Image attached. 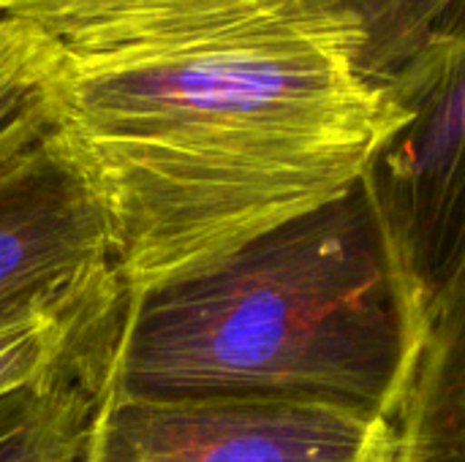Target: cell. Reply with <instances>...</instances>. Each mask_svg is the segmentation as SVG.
I'll use <instances>...</instances> for the list:
<instances>
[{
    "mask_svg": "<svg viewBox=\"0 0 465 462\" xmlns=\"http://www.w3.org/2000/svg\"><path fill=\"white\" fill-rule=\"evenodd\" d=\"M349 41L357 74L387 95L411 68L465 38V0H305Z\"/></svg>",
    "mask_w": 465,
    "mask_h": 462,
    "instance_id": "ba28073f",
    "label": "cell"
},
{
    "mask_svg": "<svg viewBox=\"0 0 465 462\" xmlns=\"http://www.w3.org/2000/svg\"><path fill=\"white\" fill-rule=\"evenodd\" d=\"M79 462H395V430L379 411L332 400L106 387Z\"/></svg>",
    "mask_w": 465,
    "mask_h": 462,
    "instance_id": "3957f363",
    "label": "cell"
},
{
    "mask_svg": "<svg viewBox=\"0 0 465 462\" xmlns=\"http://www.w3.org/2000/svg\"><path fill=\"white\" fill-rule=\"evenodd\" d=\"M98 400V381L74 365L0 398V462H79Z\"/></svg>",
    "mask_w": 465,
    "mask_h": 462,
    "instance_id": "9c48e42d",
    "label": "cell"
},
{
    "mask_svg": "<svg viewBox=\"0 0 465 462\" xmlns=\"http://www.w3.org/2000/svg\"><path fill=\"white\" fill-rule=\"evenodd\" d=\"M414 340L409 297L357 182L215 270L125 300L109 389L313 398L390 417Z\"/></svg>",
    "mask_w": 465,
    "mask_h": 462,
    "instance_id": "7a4b0ae2",
    "label": "cell"
},
{
    "mask_svg": "<svg viewBox=\"0 0 465 462\" xmlns=\"http://www.w3.org/2000/svg\"><path fill=\"white\" fill-rule=\"evenodd\" d=\"M125 300L38 313L0 327V398L46 381L84 343L120 321Z\"/></svg>",
    "mask_w": 465,
    "mask_h": 462,
    "instance_id": "8fae6325",
    "label": "cell"
},
{
    "mask_svg": "<svg viewBox=\"0 0 465 462\" xmlns=\"http://www.w3.org/2000/svg\"><path fill=\"white\" fill-rule=\"evenodd\" d=\"M387 419L395 462H465V270L428 305Z\"/></svg>",
    "mask_w": 465,
    "mask_h": 462,
    "instance_id": "8992f818",
    "label": "cell"
},
{
    "mask_svg": "<svg viewBox=\"0 0 465 462\" xmlns=\"http://www.w3.org/2000/svg\"><path fill=\"white\" fill-rule=\"evenodd\" d=\"M65 68L68 52L57 41L0 14V163L52 131Z\"/></svg>",
    "mask_w": 465,
    "mask_h": 462,
    "instance_id": "30bf717a",
    "label": "cell"
},
{
    "mask_svg": "<svg viewBox=\"0 0 465 462\" xmlns=\"http://www.w3.org/2000/svg\"><path fill=\"white\" fill-rule=\"evenodd\" d=\"M286 0H0L74 57L174 44L245 22Z\"/></svg>",
    "mask_w": 465,
    "mask_h": 462,
    "instance_id": "52a82bcc",
    "label": "cell"
},
{
    "mask_svg": "<svg viewBox=\"0 0 465 462\" xmlns=\"http://www.w3.org/2000/svg\"><path fill=\"white\" fill-rule=\"evenodd\" d=\"M387 95L406 112L360 185L414 324L465 270V38L411 68Z\"/></svg>",
    "mask_w": 465,
    "mask_h": 462,
    "instance_id": "277c9868",
    "label": "cell"
},
{
    "mask_svg": "<svg viewBox=\"0 0 465 462\" xmlns=\"http://www.w3.org/2000/svg\"><path fill=\"white\" fill-rule=\"evenodd\" d=\"M403 117L346 33L286 0L196 38L68 54L52 139L104 210L131 300L346 196Z\"/></svg>",
    "mask_w": 465,
    "mask_h": 462,
    "instance_id": "6da1fadb",
    "label": "cell"
},
{
    "mask_svg": "<svg viewBox=\"0 0 465 462\" xmlns=\"http://www.w3.org/2000/svg\"><path fill=\"white\" fill-rule=\"evenodd\" d=\"M114 300L104 210L49 131L0 163V327Z\"/></svg>",
    "mask_w": 465,
    "mask_h": 462,
    "instance_id": "5b68a950",
    "label": "cell"
}]
</instances>
